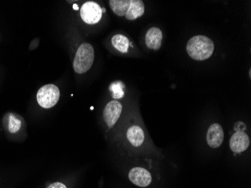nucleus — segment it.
Wrapping results in <instances>:
<instances>
[{
    "instance_id": "f3484780",
    "label": "nucleus",
    "mask_w": 251,
    "mask_h": 188,
    "mask_svg": "<svg viewBox=\"0 0 251 188\" xmlns=\"http://www.w3.org/2000/svg\"><path fill=\"white\" fill-rule=\"evenodd\" d=\"M74 8H75V9L77 10V5H74Z\"/></svg>"
},
{
    "instance_id": "7ed1b4c3",
    "label": "nucleus",
    "mask_w": 251,
    "mask_h": 188,
    "mask_svg": "<svg viewBox=\"0 0 251 188\" xmlns=\"http://www.w3.org/2000/svg\"><path fill=\"white\" fill-rule=\"evenodd\" d=\"M60 91L58 87L49 84L41 87L36 94V100L42 108L45 109L55 107L59 102Z\"/></svg>"
},
{
    "instance_id": "9d476101",
    "label": "nucleus",
    "mask_w": 251,
    "mask_h": 188,
    "mask_svg": "<svg viewBox=\"0 0 251 188\" xmlns=\"http://www.w3.org/2000/svg\"><path fill=\"white\" fill-rule=\"evenodd\" d=\"M126 137L132 146L139 147L145 141V133L140 127L134 125L128 129Z\"/></svg>"
},
{
    "instance_id": "6e6552de",
    "label": "nucleus",
    "mask_w": 251,
    "mask_h": 188,
    "mask_svg": "<svg viewBox=\"0 0 251 188\" xmlns=\"http://www.w3.org/2000/svg\"><path fill=\"white\" fill-rule=\"evenodd\" d=\"M224 134L223 127L219 124H213L207 134V142L212 148L221 147L224 142Z\"/></svg>"
},
{
    "instance_id": "f03ea898",
    "label": "nucleus",
    "mask_w": 251,
    "mask_h": 188,
    "mask_svg": "<svg viewBox=\"0 0 251 188\" xmlns=\"http://www.w3.org/2000/svg\"><path fill=\"white\" fill-rule=\"evenodd\" d=\"M94 58H95V54H94V49L92 45L83 43L82 45H80L76 52L75 56L73 60V68L75 72L77 74H84L87 73L89 69L92 67Z\"/></svg>"
},
{
    "instance_id": "423d86ee",
    "label": "nucleus",
    "mask_w": 251,
    "mask_h": 188,
    "mask_svg": "<svg viewBox=\"0 0 251 188\" xmlns=\"http://www.w3.org/2000/svg\"><path fill=\"white\" fill-rule=\"evenodd\" d=\"M130 182L137 186L145 188L151 183L152 177L150 172L144 168L135 167L129 172Z\"/></svg>"
},
{
    "instance_id": "39448f33",
    "label": "nucleus",
    "mask_w": 251,
    "mask_h": 188,
    "mask_svg": "<svg viewBox=\"0 0 251 188\" xmlns=\"http://www.w3.org/2000/svg\"><path fill=\"white\" fill-rule=\"evenodd\" d=\"M122 104L118 100L110 101L105 106L103 111V119L108 128H112L121 117Z\"/></svg>"
},
{
    "instance_id": "f257e3e1",
    "label": "nucleus",
    "mask_w": 251,
    "mask_h": 188,
    "mask_svg": "<svg viewBox=\"0 0 251 188\" xmlns=\"http://www.w3.org/2000/svg\"><path fill=\"white\" fill-rule=\"evenodd\" d=\"M214 51V42L207 36H196L187 42V52L193 60H207L212 56Z\"/></svg>"
},
{
    "instance_id": "1a4fd4ad",
    "label": "nucleus",
    "mask_w": 251,
    "mask_h": 188,
    "mask_svg": "<svg viewBox=\"0 0 251 188\" xmlns=\"http://www.w3.org/2000/svg\"><path fill=\"white\" fill-rule=\"evenodd\" d=\"M163 41V32L157 27L148 29L145 36V44L148 49L158 51L160 49Z\"/></svg>"
},
{
    "instance_id": "20e7f679",
    "label": "nucleus",
    "mask_w": 251,
    "mask_h": 188,
    "mask_svg": "<svg viewBox=\"0 0 251 188\" xmlns=\"http://www.w3.org/2000/svg\"><path fill=\"white\" fill-rule=\"evenodd\" d=\"M80 14L84 23L87 25H96L102 17V10L97 2L90 1L83 4Z\"/></svg>"
},
{
    "instance_id": "f8f14e48",
    "label": "nucleus",
    "mask_w": 251,
    "mask_h": 188,
    "mask_svg": "<svg viewBox=\"0 0 251 188\" xmlns=\"http://www.w3.org/2000/svg\"><path fill=\"white\" fill-rule=\"evenodd\" d=\"M109 5L115 15L125 16L130 5V0H110Z\"/></svg>"
},
{
    "instance_id": "0eeeda50",
    "label": "nucleus",
    "mask_w": 251,
    "mask_h": 188,
    "mask_svg": "<svg viewBox=\"0 0 251 188\" xmlns=\"http://www.w3.org/2000/svg\"><path fill=\"white\" fill-rule=\"evenodd\" d=\"M250 145V138L243 131H236L230 138L231 150L234 153H242L248 149Z\"/></svg>"
},
{
    "instance_id": "dca6fc26",
    "label": "nucleus",
    "mask_w": 251,
    "mask_h": 188,
    "mask_svg": "<svg viewBox=\"0 0 251 188\" xmlns=\"http://www.w3.org/2000/svg\"><path fill=\"white\" fill-rule=\"evenodd\" d=\"M47 188H67V187L64 184L60 183V182H55V183L51 184Z\"/></svg>"
},
{
    "instance_id": "ddd939ff",
    "label": "nucleus",
    "mask_w": 251,
    "mask_h": 188,
    "mask_svg": "<svg viewBox=\"0 0 251 188\" xmlns=\"http://www.w3.org/2000/svg\"><path fill=\"white\" fill-rule=\"evenodd\" d=\"M111 43L121 53H126L129 47V40L122 34H117L111 39Z\"/></svg>"
},
{
    "instance_id": "4468645a",
    "label": "nucleus",
    "mask_w": 251,
    "mask_h": 188,
    "mask_svg": "<svg viewBox=\"0 0 251 188\" xmlns=\"http://www.w3.org/2000/svg\"><path fill=\"white\" fill-rule=\"evenodd\" d=\"M6 127L8 132L11 134H17L22 127V119L20 116L15 114H7Z\"/></svg>"
},
{
    "instance_id": "2eb2a0df",
    "label": "nucleus",
    "mask_w": 251,
    "mask_h": 188,
    "mask_svg": "<svg viewBox=\"0 0 251 188\" xmlns=\"http://www.w3.org/2000/svg\"><path fill=\"white\" fill-rule=\"evenodd\" d=\"M124 84L121 82L113 83L110 87V90L113 93V97L115 99L123 98L124 96Z\"/></svg>"
},
{
    "instance_id": "9b49d317",
    "label": "nucleus",
    "mask_w": 251,
    "mask_h": 188,
    "mask_svg": "<svg viewBox=\"0 0 251 188\" xmlns=\"http://www.w3.org/2000/svg\"><path fill=\"white\" fill-rule=\"evenodd\" d=\"M145 4L142 0H130V5L125 17L129 21H134L140 18L145 13Z\"/></svg>"
}]
</instances>
